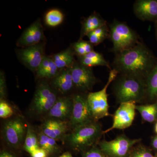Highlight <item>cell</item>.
<instances>
[{
	"instance_id": "obj_1",
	"label": "cell",
	"mask_w": 157,
	"mask_h": 157,
	"mask_svg": "<svg viewBox=\"0 0 157 157\" xmlns=\"http://www.w3.org/2000/svg\"><path fill=\"white\" fill-rule=\"evenodd\" d=\"M157 61L152 52L141 42L116 54L113 66L118 74L146 80Z\"/></svg>"
},
{
	"instance_id": "obj_2",
	"label": "cell",
	"mask_w": 157,
	"mask_h": 157,
	"mask_svg": "<svg viewBox=\"0 0 157 157\" xmlns=\"http://www.w3.org/2000/svg\"><path fill=\"white\" fill-rule=\"evenodd\" d=\"M103 133L101 124L93 121L72 129L63 141L74 150L84 151L95 146Z\"/></svg>"
},
{
	"instance_id": "obj_3",
	"label": "cell",
	"mask_w": 157,
	"mask_h": 157,
	"mask_svg": "<svg viewBox=\"0 0 157 157\" xmlns=\"http://www.w3.org/2000/svg\"><path fill=\"white\" fill-rule=\"evenodd\" d=\"M114 80V94L117 100L121 104L140 101L146 95V80L144 79L120 74Z\"/></svg>"
},
{
	"instance_id": "obj_4",
	"label": "cell",
	"mask_w": 157,
	"mask_h": 157,
	"mask_svg": "<svg viewBox=\"0 0 157 157\" xmlns=\"http://www.w3.org/2000/svg\"><path fill=\"white\" fill-rule=\"evenodd\" d=\"M112 51L116 54L132 48L140 42L137 33L127 24L114 20L109 25Z\"/></svg>"
},
{
	"instance_id": "obj_5",
	"label": "cell",
	"mask_w": 157,
	"mask_h": 157,
	"mask_svg": "<svg viewBox=\"0 0 157 157\" xmlns=\"http://www.w3.org/2000/svg\"><path fill=\"white\" fill-rule=\"evenodd\" d=\"M118 74V73L115 69H111L104 87L99 91L88 94L86 97L88 104L91 114L95 121H97L100 119L109 115L107 90L110 83L117 78Z\"/></svg>"
},
{
	"instance_id": "obj_6",
	"label": "cell",
	"mask_w": 157,
	"mask_h": 157,
	"mask_svg": "<svg viewBox=\"0 0 157 157\" xmlns=\"http://www.w3.org/2000/svg\"><path fill=\"white\" fill-rule=\"evenodd\" d=\"M59 97L53 88L47 82L42 81L37 85L32 101V109L38 115L48 113Z\"/></svg>"
},
{
	"instance_id": "obj_7",
	"label": "cell",
	"mask_w": 157,
	"mask_h": 157,
	"mask_svg": "<svg viewBox=\"0 0 157 157\" xmlns=\"http://www.w3.org/2000/svg\"><path fill=\"white\" fill-rule=\"evenodd\" d=\"M27 127L22 118L16 117L9 120L3 126V138L9 146L19 148L24 143Z\"/></svg>"
},
{
	"instance_id": "obj_8",
	"label": "cell",
	"mask_w": 157,
	"mask_h": 157,
	"mask_svg": "<svg viewBox=\"0 0 157 157\" xmlns=\"http://www.w3.org/2000/svg\"><path fill=\"white\" fill-rule=\"evenodd\" d=\"M140 140L130 139L125 135H121L110 141H101L100 149L104 154L109 157H126L132 147Z\"/></svg>"
},
{
	"instance_id": "obj_9",
	"label": "cell",
	"mask_w": 157,
	"mask_h": 157,
	"mask_svg": "<svg viewBox=\"0 0 157 157\" xmlns=\"http://www.w3.org/2000/svg\"><path fill=\"white\" fill-rule=\"evenodd\" d=\"M45 42L15 50L17 59L26 67L36 72L45 57Z\"/></svg>"
},
{
	"instance_id": "obj_10",
	"label": "cell",
	"mask_w": 157,
	"mask_h": 157,
	"mask_svg": "<svg viewBox=\"0 0 157 157\" xmlns=\"http://www.w3.org/2000/svg\"><path fill=\"white\" fill-rule=\"evenodd\" d=\"M86 97L82 94H75L72 96L73 109L69 121V126L72 129L95 121L91 114Z\"/></svg>"
},
{
	"instance_id": "obj_11",
	"label": "cell",
	"mask_w": 157,
	"mask_h": 157,
	"mask_svg": "<svg viewBox=\"0 0 157 157\" xmlns=\"http://www.w3.org/2000/svg\"><path fill=\"white\" fill-rule=\"evenodd\" d=\"M74 87L82 92L90 90L96 82V78L91 68L75 62L70 68Z\"/></svg>"
},
{
	"instance_id": "obj_12",
	"label": "cell",
	"mask_w": 157,
	"mask_h": 157,
	"mask_svg": "<svg viewBox=\"0 0 157 157\" xmlns=\"http://www.w3.org/2000/svg\"><path fill=\"white\" fill-rule=\"evenodd\" d=\"M136 106L134 101L121 103L114 113L112 126L103 133H107L113 129H124L131 126L135 119Z\"/></svg>"
},
{
	"instance_id": "obj_13",
	"label": "cell",
	"mask_w": 157,
	"mask_h": 157,
	"mask_svg": "<svg viewBox=\"0 0 157 157\" xmlns=\"http://www.w3.org/2000/svg\"><path fill=\"white\" fill-rule=\"evenodd\" d=\"M45 41L46 38L41 20L39 18L23 32L16 42V45L17 47L24 48Z\"/></svg>"
},
{
	"instance_id": "obj_14",
	"label": "cell",
	"mask_w": 157,
	"mask_h": 157,
	"mask_svg": "<svg viewBox=\"0 0 157 157\" xmlns=\"http://www.w3.org/2000/svg\"><path fill=\"white\" fill-rule=\"evenodd\" d=\"M69 126V122L48 118L42 124L40 131L56 141L63 140L67 134Z\"/></svg>"
},
{
	"instance_id": "obj_15",
	"label": "cell",
	"mask_w": 157,
	"mask_h": 157,
	"mask_svg": "<svg viewBox=\"0 0 157 157\" xmlns=\"http://www.w3.org/2000/svg\"><path fill=\"white\" fill-rule=\"evenodd\" d=\"M73 105L72 97H59L47 113L48 117L69 122L72 114Z\"/></svg>"
},
{
	"instance_id": "obj_16",
	"label": "cell",
	"mask_w": 157,
	"mask_h": 157,
	"mask_svg": "<svg viewBox=\"0 0 157 157\" xmlns=\"http://www.w3.org/2000/svg\"><path fill=\"white\" fill-rule=\"evenodd\" d=\"M136 17L145 21H157V0H137L133 5Z\"/></svg>"
},
{
	"instance_id": "obj_17",
	"label": "cell",
	"mask_w": 157,
	"mask_h": 157,
	"mask_svg": "<svg viewBox=\"0 0 157 157\" xmlns=\"http://www.w3.org/2000/svg\"><path fill=\"white\" fill-rule=\"evenodd\" d=\"M70 68L60 70L58 75L52 79L54 89L63 94L70 92L74 87Z\"/></svg>"
},
{
	"instance_id": "obj_18",
	"label": "cell",
	"mask_w": 157,
	"mask_h": 157,
	"mask_svg": "<svg viewBox=\"0 0 157 157\" xmlns=\"http://www.w3.org/2000/svg\"><path fill=\"white\" fill-rule=\"evenodd\" d=\"M106 25H107V21L103 19L99 14L96 12L93 13L85 18L82 23L79 39H82L85 36H87L89 33Z\"/></svg>"
},
{
	"instance_id": "obj_19",
	"label": "cell",
	"mask_w": 157,
	"mask_h": 157,
	"mask_svg": "<svg viewBox=\"0 0 157 157\" xmlns=\"http://www.w3.org/2000/svg\"><path fill=\"white\" fill-rule=\"evenodd\" d=\"M60 70L51 56L45 55L36 73L39 78L52 79L58 75Z\"/></svg>"
},
{
	"instance_id": "obj_20",
	"label": "cell",
	"mask_w": 157,
	"mask_h": 157,
	"mask_svg": "<svg viewBox=\"0 0 157 157\" xmlns=\"http://www.w3.org/2000/svg\"><path fill=\"white\" fill-rule=\"evenodd\" d=\"M75 55L71 46L59 53L51 56L59 70L70 68L73 66L75 61Z\"/></svg>"
},
{
	"instance_id": "obj_21",
	"label": "cell",
	"mask_w": 157,
	"mask_h": 157,
	"mask_svg": "<svg viewBox=\"0 0 157 157\" xmlns=\"http://www.w3.org/2000/svg\"><path fill=\"white\" fill-rule=\"evenodd\" d=\"M78 62L81 64L91 68L96 66H103L110 69L109 63L101 54L93 51L83 56L78 57Z\"/></svg>"
},
{
	"instance_id": "obj_22",
	"label": "cell",
	"mask_w": 157,
	"mask_h": 157,
	"mask_svg": "<svg viewBox=\"0 0 157 157\" xmlns=\"http://www.w3.org/2000/svg\"><path fill=\"white\" fill-rule=\"evenodd\" d=\"M39 147L43 149L48 154V156L55 155L60 153L61 148L56 140L46 136L41 131L37 134Z\"/></svg>"
},
{
	"instance_id": "obj_23",
	"label": "cell",
	"mask_w": 157,
	"mask_h": 157,
	"mask_svg": "<svg viewBox=\"0 0 157 157\" xmlns=\"http://www.w3.org/2000/svg\"><path fill=\"white\" fill-rule=\"evenodd\" d=\"M149 99H157V61L146 80V95Z\"/></svg>"
},
{
	"instance_id": "obj_24",
	"label": "cell",
	"mask_w": 157,
	"mask_h": 157,
	"mask_svg": "<svg viewBox=\"0 0 157 157\" xmlns=\"http://www.w3.org/2000/svg\"><path fill=\"white\" fill-rule=\"evenodd\" d=\"M136 109L145 121L153 123L157 120V102L152 104L136 105Z\"/></svg>"
},
{
	"instance_id": "obj_25",
	"label": "cell",
	"mask_w": 157,
	"mask_h": 157,
	"mask_svg": "<svg viewBox=\"0 0 157 157\" xmlns=\"http://www.w3.org/2000/svg\"><path fill=\"white\" fill-rule=\"evenodd\" d=\"M23 147L25 151L30 154L37 149L39 148L38 135L30 125H28Z\"/></svg>"
},
{
	"instance_id": "obj_26",
	"label": "cell",
	"mask_w": 157,
	"mask_h": 157,
	"mask_svg": "<svg viewBox=\"0 0 157 157\" xmlns=\"http://www.w3.org/2000/svg\"><path fill=\"white\" fill-rule=\"evenodd\" d=\"M64 14L58 9L49 10L45 14V23L51 27H55L61 24L63 21Z\"/></svg>"
},
{
	"instance_id": "obj_27",
	"label": "cell",
	"mask_w": 157,
	"mask_h": 157,
	"mask_svg": "<svg viewBox=\"0 0 157 157\" xmlns=\"http://www.w3.org/2000/svg\"><path fill=\"white\" fill-rule=\"evenodd\" d=\"M14 113V109L6 100L0 101V117L7 119L11 117Z\"/></svg>"
},
{
	"instance_id": "obj_28",
	"label": "cell",
	"mask_w": 157,
	"mask_h": 157,
	"mask_svg": "<svg viewBox=\"0 0 157 157\" xmlns=\"http://www.w3.org/2000/svg\"><path fill=\"white\" fill-rule=\"evenodd\" d=\"M106 156L101 149L94 146L85 151L82 157H106Z\"/></svg>"
},
{
	"instance_id": "obj_29",
	"label": "cell",
	"mask_w": 157,
	"mask_h": 157,
	"mask_svg": "<svg viewBox=\"0 0 157 157\" xmlns=\"http://www.w3.org/2000/svg\"><path fill=\"white\" fill-rule=\"evenodd\" d=\"M71 47L73 48L75 55L77 56L78 57L83 56L85 55L86 54L84 47L82 45L81 39H79L77 42L73 43L71 45Z\"/></svg>"
},
{
	"instance_id": "obj_30",
	"label": "cell",
	"mask_w": 157,
	"mask_h": 157,
	"mask_svg": "<svg viewBox=\"0 0 157 157\" xmlns=\"http://www.w3.org/2000/svg\"><path fill=\"white\" fill-rule=\"evenodd\" d=\"M7 96V87L6 77L3 71L0 72V101L6 99Z\"/></svg>"
},
{
	"instance_id": "obj_31",
	"label": "cell",
	"mask_w": 157,
	"mask_h": 157,
	"mask_svg": "<svg viewBox=\"0 0 157 157\" xmlns=\"http://www.w3.org/2000/svg\"><path fill=\"white\" fill-rule=\"evenodd\" d=\"M129 157H155L147 149L140 147L135 149Z\"/></svg>"
},
{
	"instance_id": "obj_32",
	"label": "cell",
	"mask_w": 157,
	"mask_h": 157,
	"mask_svg": "<svg viewBox=\"0 0 157 157\" xmlns=\"http://www.w3.org/2000/svg\"><path fill=\"white\" fill-rule=\"evenodd\" d=\"M31 156L32 157H48V155L47 153L43 149L39 148L37 149L34 151L32 153H31Z\"/></svg>"
},
{
	"instance_id": "obj_33",
	"label": "cell",
	"mask_w": 157,
	"mask_h": 157,
	"mask_svg": "<svg viewBox=\"0 0 157 157\" xmlns=\"http://www.w3.org/2000/svg\"><path fill=\"white\" fill-rule=\"evenodd\" d=\"M0 157H16L9 152L4 151L1 152Z\"/></svg>"
},
{
	"instance_id": "obj_34",
	"label": "cell",
	"mask_w": 157,
	"mask_h": 157,
	"mask_svg": "<svg viewBox=\"0 0 157 157\" xmlns=\"http://www.w3.org/2000/svg\"><path fill=\"white\" fill-rule=\"evenodd\" d=\"M151 145L154 148L157 150V135L153 138L151 141Z\"/></svg>"
},
{
	"instance_id": "obj_35",
	"label": "cell",
	"mask_w": 157,
	"mask_h": 157,
	"mask_svg": "<svg viewBox=\"0 0 157 157\" xmlns=\"http://www.w3.org/2000/svg\"><path fill=\"white\" fill-rule=\"evenodd\" d=\"M59 157H73L69 152H66Z\"/></svg>"
},
{
	"instance_id": "obj_36",
	"label": "cell",
	"mask_w": 157,
	"mask_h": 157,
	"mask_svg": "<svg viewBox=\"0 0 157 157\" xmlns=\"http://www.w3.org/2000/svg\"><path fill=\"white\" fill-rule=\"evenodd\" d=\"M155 31L156 38L157 41V21L155 22Z\"/></svg>"
},
{
	"instance_id": "obj_37",
	"label": "cell",
	"mask_w": 157,
	"mask_h": 157,
	"mask_svg": "<svg viewBox=\"0 0 157 157\" xmlns=\"http://www.w3.org/2000/svg\"><path fill=\"white\" fill-rule=\"evenodd\" d=\"M155 133L157 134V122L156 124L155 125Z\"/></svg>"
},
{
	"instance_id": "obj_38",
	"label": "cell",
	"mask_w": 157,
	"mask_h": 157,
	"mask_svg": "<svg viewBox=\"0 0 157 157\" xmlns=\"http://www.w3.org/2000/svg\"><path fill=\"white\" fill-rule=\"evenodd\" d=\"M155 157H157V154L156 155V156Z\"/></svg>"
}]
</instances>
